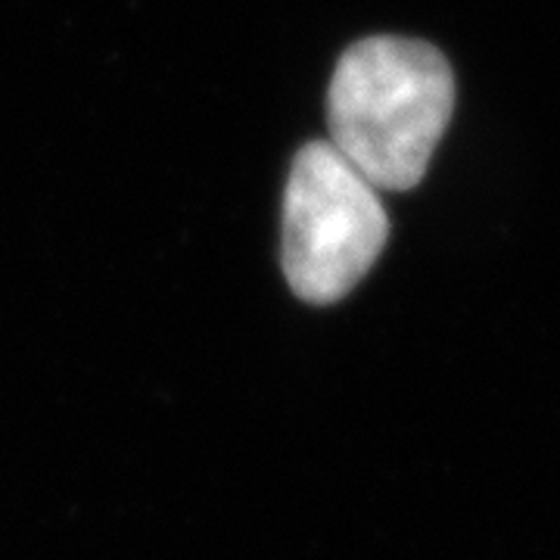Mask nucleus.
I'll return each instance as SVG.
<instances>
[{
  "label": "nucleus",
  "mask_w": 560,
  "mask_h": 560,
  "mask_svg": "<svg viewBox=\"0 0 560 560\" xmlns=\"http://www.w3.org/2000/svg\"><path fill=\"white\" fill-rule=\"evenodd\" d=\"M455 75L427 40L352 44L327 91L330 143L377 190L418 187L452 121Z\"/></svg>",
  "instance_id": "f257e3e1"
},
{
  "label": "nucleus",
  "mask_w": 560,
  "mask_h": 560,
  "mask_svg": "<svg viewBox=\"0 0 560 560\" xmlns=\"http://www.w3.org/2000/svg\"><path fill=\"white\" fill-rule=\"evenodd\" d=\"M389 219L381 194L330 140L305 143L283 194V275L312 305L349 296L381 259Z\"/></svg>",
  "instance_id": "f03ea898"
}]
</instances>
